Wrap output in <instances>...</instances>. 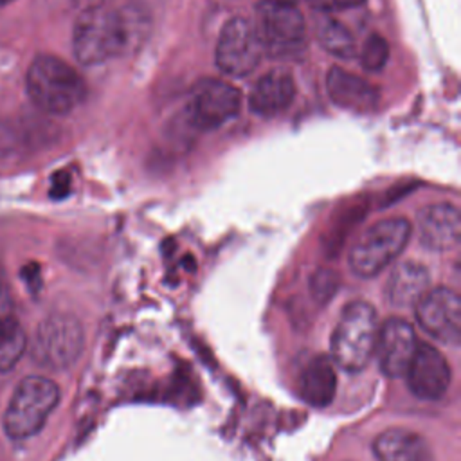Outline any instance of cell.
<instances>
[{
	"label": "cell",
	"instance_id": "cell-7",
	"mask_svg": "<svg viewBox=\"0 0 461 461\" xmlns=\"http://www.w3.org/2000/svg\"><path fill=\"white\" fill-rule=\"evenodd\" d=\"M252 23L263 52L272 58H290L304 47V18L295 4L259 2Z\"/></svg>",
	"mask_w": 461,
	"mask_h": 461
},
{
	"label": "cell",
	"instance_id": "cell-3",
	"mask_svg": "<svg viewBox=\"0 0 461 461\" xmlns=\"http://www.w3.org/2000/svg\"><path fill=\"white\" fill-rule=\"evenodd\" d=\"M378 317L366 301H353L344 310L331 337L333 362L349 373L364 369L375 355Z\"/></svg>",
	"mask_w": 461,
	"mask_h": 461
},
{
	"label": "cell",
	"instance_id": "cell-2",
	"mask_svg": "<svg viewBox=\"0 0 461 461\" xmlns=\"http://www.w3.org/2000/svg\"><path fill=\"white\" fill-rule=\"evenodd\" d=\"M25 88L31 101L52 115L70 113L86 95V86L79 72L52 54H40L32 59L25 77Z\"/></svg>",
	"mask_w": 461,
	"mask_h": 461
},
{
	"label": "cell",
	"instance_id": "cell-14",
	"mask_svg": "<svg viewBox=\"0 0 461 461\" xmlns=\"http://www.w3.org/2000/svg\"><path fill=\"white\" fill-rule=\"evenodd\" d=\"M295 97V83L288 70L274 68L263 74L249 94V108L259 117L283 113Z\"/></svg>",
	"mask_w": 461,
	"mask_h": 461
},
{
	"label": "cell",
	"instance_id": "cell-29",
	"mask_svg": "<svg viewBox=\"0 0 461 461\" xmlns=\"http://www.w3.org/2000/svg\"><path fill=\"white\" fill-rule=\"evenodd\" d=\"M11 2H14V0H0V7L7 5V4H11Z\"/></svg>",
	"mask_w": 461,
	"mask_h": 461
},
{
	"label": "cell",
	"instance_id": "cell-5",
	"mask_svg": "<svg viewBox=\"0 0 461 461\" xmlns=\"http://www.w3.org/2000/svg\"><path fill=\"white\" fill-rule=\"evenodd\" d=\"M412 227L405 218H387L367 227L349 250V267L358 277H373L405 249Z\"/></svg>",
	"mask_w": 461,
	"mask_h": 461
},
{
	"label": "cell",
	"instance_id": "cell-16",
	"mask_svg": "<svg viewBox=\"0 0 461 461\" xmlns=\"http://www.w3.org/2000/svg\"><path fill=\"white\" fill-rule=\"evenodd\" d=\"M378 461H432L429 441L407 429H387L373 445Z\"/></svg>",
	"mask_w": 461,
	"mask_h": 461
},
{
	"label": "cell",
	"instance_id": "cell-17",
	"mask_svg": "<svg viewBox=\"0 0 461 461\" xmlns=\"http://www.w3.org/2000/svg\"><path fill=\"white\" fill-rule=\"evenodd\" d=\"M427 290V268L414 261H403L391 270L385 285V297L393 306H411L416 304Z\"/></svg>",
	"mask_w": 461,
	"mask_h": 461
},
{
	"label": "cell",
	"instance_id": "cell-24",
	"mask_svg": "<svg viewBox=\"0 0 461 461\" xmlns=\"http://www.w3.org/2000/svg\"><path fill=\"white\" fill-rule=\"evenodd\" d=\"M70 191V175L67 171H58L52 175L50 180V196L52 198H63Z\"/></svg>",
	"mask_w": 461,
	"mask_h": 461
},
{
	"label": "cell",
	"instance_id": "cell-26",
	"mask_svg": "<svg viewBox=\"0 0 461 461\" xmlns=\"http://www.w3.org/2000/svg\"><path fill=\"white\" fill-rule=\"evenodd\" d=\"M337 7H342V9H353V7H360L366 0H331Z\"/></svg>",
	"mask_w": 461,
	"mask_h": 461
},
{
	"label": "cell",
	"instance_id": "cell-4",
	"mask_svg": "<svg viewBox=\"0 0 461 461\" xmlns=\"http://www.w3.org/2000/svg\"><path fill=\"white\" fill-rule=\"evenodd\" d=\"M59 402V387L45 376L23 378L7 403L4 430L11 439H25L40 432Z\"/></svg>",
	"mask_w": 461,
	"mask_h": 461
},
{
	"label": "cell",
	"instance_id": "cell-27",
	"mask_svg": "<svg viewBox=\"0 0 461 461\" xmlns=\"http://www.w3.org/2000/svg\"><path fill=\"white\" fill-rule=\"evenodd\" d=\"M9 149V135L5 128H0V155H5Z\"/></svg>",
	"mask_w": 461,
	"mask_h": 461
},
{
	"label": "cell",
	"instance_id": "cell-25",
	"mask_svg": "<svg viewBox=\"0 0 461 461\" xmlns=\"http://www.w3.org/2000/svg\"><path fill=\"white\" fill-rule=\"evenodd\" d=\"M77 7H81L83 11L92 9V7H101V5H108L110 0H72Z\"/></svg>",
	"mask_w": 461,
	"mask_h": 461
},
{
	"label": "cell",
	"instance_id": "cell-8",
	"mask_svg": "<svg viewBox=\"0 0 461 461\" xmlns=\"http://www.w3.org/2000/svg\"><path fill=\"white\" fill-rule=\"evenodd\" d=\"M261 54L263 49L250 20L234 16L225 22L214 49L216 67L223 74L230 77L249 76L258 67Z\"/></svg>",
	"mask_w": 461,
	"mask_h": 461
},
{
	"label": "cell",
	"instance_id": "cell-19",
	"mask_svg": "<svg viewBox=\"0 0 461 461\" xmlns=\"http://www.w3.org/2000/svg\"><path fill=\"white\" fill-rule=\"evenodd\" d=\"M315 31L317 40L326 52L340 59H351L357 54V43L353 36L340 22L326 16L317 23Z\"/></svg>",
	"mask_w": 461,
	"mask_h": 461
},
{
	"label": "cell",
	"instance_id": "cell-10",
	"mask_svg": "<svg viewBox=\"0 0 461 461\" xmlns=\"http://www.w3.org/2000/svg\"><path fill=\"white\" fill-rule=\"evenodd\" d=\"M418 324L438 342L459 346L461 342V299L452 288L438 286L423 294L416 303Z\"/></svg>",
	"mask_w": 461,
	"mask_h": 461
},
{
	"label": "cell",
	"instance_id": "cell-9",
	"mask_svg": "<svg viewBox=\"0 0 461 461\" xmlns=\"http://www.w3.org/2000/svg\"><path fill=\"white\" fill-rule=\"evenodd\" d=\"M241 108V92L221 79H203L198 83L187 101V122L202 131L216 130Z\"/></svg>",
	"mask_w": 461,
	"mask_h": 461
},
{
	"label": "cell",
	"instance_id": "cell-11",
	"mask_svg": "<svg viewBox=\"0 0 461 461\" xmlns=\"http://www.w3.org/2000/svg\"><path fill=\"white\" fill-rule=\"evenodd\" d=\"M416 333L407 321L393 317L387 319L382 326H378L375 355L378 358L380 369L387 376H405L407 367L416 353Z\"/></svg>",
	"mask_w": 461,
	"mask_h": 461
},
{
	"label": "cell",
	"instance_id": "cell-23",
	"mask_svg": "<svg viewBox=\"0 0 461 461\" xmlns=\"http://www.w3.org/2000/svg\"><path fill=\"white\" fill-rule=\"evenodd\" d=\"M14 317V304L5 274L0 270V322Z\"/></svg>",
	"mask_w": 461,
	"mask_h": 461
},
{
	"label": "cell",
	"instance_id": "cell-20",
	"mask_svg": "<svg viewBox=\"0 0 461 461\" xmlns=\"http://www.w3.org/2000/svg\"><path fill=\"white\" fill-rule=\"evenodd\" d=\"M27 337L16 317L0 322V371H9L16 366L25 351Z\"/></svg>",
	"mask_w": 461,
	"mask_h": 461
},
{
	"label": "cell",
	"instance_id": "cell-21",
	"mask_svg": "<svg viewBox=\"0 0 461 461\" xmlns=\"http://www.w3.org/2000/svg\"><path fill=\"white\" fill-rule=\"evenodd\" d=\"M389 59V43L380 34H369L360 50L362 67L369 72H378Z\"/></svg>",
	"mask_w": 461,
	"mask_h": 461
},
{
	"label": "cell",
	"instance_id": "cell-18",
	"mask_svg": "<svg viewBox=\"0 0 461 461\" xmlns=\"http://www.w3.org/2000/svg\"><path fill=\"white\" fill-rule=\"evenodd\" d=\"M301 394L313 407H326L335 398L337 375L333 360L326 355L310 358L301 371Z\"/></svg>",
	"mask_w": 461,
	"mask_h": 461
},
{
	"label": "cell",
	"instance_id": "cell-22",
	"mask_svg": "<svg viewBox=\"0 0 461 461\" xmlns=\"http://www.w3.org/2000/svg\"><path fill=\"white\" fill-rule=\"evenodd\" d=\"M339 285H340V277H339V274L335 270H331V268H319L312 276V279H310L312 297L317 303L324 304L326 301H330L335 295Z\"/></svg>",
	"mask_w": 461,
	"mask_h": 461
},
{
	"label": "cell",
	"instance_id": "cell-15",
	"mask_svg": "<svg viewBox=\"0 0 461 461\" xmlns=\"http://www.w3.org/2000/svg\"><path fill=\"white\" fill-rule=\"evenodd\" d=\"M326 90L333 104L358 113L375 110L378 103V90L364 77L342 67H331L328 70Z\"/></svg>",
	"mask_w": 461,
	"mask_h": 461
},
{
	"label": "cell",
	"instance_id": "cell-1",
	"mask_svg": "<svg viewBox=\"0 0 461 461\" xmlns=\"http://www.w3.org/2000/svg\"><path fill=\"white\" fill-rule=\"evenodd\" d=\"M149 29L151 16L137 2L86 9L74 25V56L88 67L128 56L146 41Z\"/></svg>",
	"mask_w": 461,
	"mask_h": 461
},
{
	"label": "cell",
	"instance_id": "cell-28",
	"mask_svg": "<svg viewBox=\"0 0 461 461\" xmlns=\"http://www.w3.org/2000/svg\"><path fill=\"white\" fill-rule=\"evenodd\" d=\"M261 2H272V4H295L297 0H261Z\"/></svg>",
	"mask_w": 461,
	"mask_h": 461
},
{
	"label": "cell",
	"instance_id": "cell-13",
	"mask_svg": "<svg viewBox=\"0 0 461 461\" xmlns=\"http://www.w3.org/2000/svg\"><path fill=\"white\" fill-rule=\"evenodd\" d=\"M418 238L423 247L445 252L459 245L461 216L452 203H434L418 214Z\"/></svg>",
	"mask_w": 461,
	"mask_h": 461
},
{
	"label": "cell",
	"instance_id": "cell-6",
	"mask_svg": "<svg viewBox=\"0 0 461 461\" xmlns=\"http://www.w3.org/2000/svg\"><path fill=\"white\" fill-rule=\"evenodd\" d=\"M83 344L85 333L81 322L70 313H52L36 328L31 358L45 369L61 371L79 358Z\"/></svg>",
	"mask_w": 461,
	"mask_h": 461
},
{
	"label": "cell",
	"instance_id": "cell-12",
	"mask_svg": "<svg viewBox=\"0 0 461 461\" xmlns=\"http://www.w3.org/2000/svg\"><path fill=\"white\" fill-rule=\"evenodd\" d=\"M405 376L414 396L421 400H438L450 385V366L438 348L423 342L418 344Z\"/></svg>",
	"mask_w": 461,
	"mask_h": 461
}]
</instances>
